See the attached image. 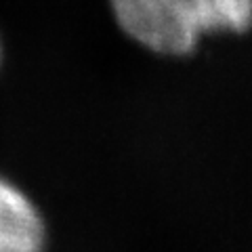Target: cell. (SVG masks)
<instances>
[{"label":"cell","instance_id":"1","mask_svg":"<svg viewBox=\"0 0 252 252\" xmlns=\"http://www.w3.org/2000/svg\"><path fill=\"white\" fill-rule=\"evenodd\" d=\"M109 4L124 34L158 55L185 57L202 38L187 0H109Z\"/></svg>","mask_w":252,"mask_h":252},{"label":"cell","instance_id":"2","mask_svg":"<svg viewBox=\"0 0 252 252\" xmlns=\"http://www.w3.org/2000/svg\"><path fill=\"white\" fill-rule=\"evenodd\" d=\"M46 225L26 193L0 177V252H44Z\"/></svg>","mask_w":252,"mask_h":252},{"label":"cell","instance_id":"3","mask_svg":"<svg viewBox=\"0 0 252 252\" xmlns=\"http://www.w3.org/2000/svg\"><path fill=\"white\" fill-rule=\"evenodd\" d=\"M204 34H244L252 28V0H187Z\"/></svg>","mask_w":252,"mask_h":252}]
</instances>
